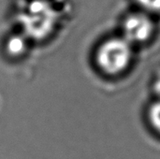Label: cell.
<instances>
[{
  "label": "cell",
  "instance_id": "277c9868",
  "mask_svg": "<svg viewBox=\"0 0 160 159\" xmlns=\"http://www.w3.org/2000/svg\"><path fill=\"white\" fill-rule=\"evenodd\" d=\"M149 120L152 126L160 132V101L154 103L150 107Z\"/></svg>",
  "mask_w": 160,
  "mask_h": 159
},
{
  "label": "cell",
  "instance_id": "52a82bcc",
  "mask_svg": "<svg viewBox=\"0 0 160 159\" xmlns=\"http://www.w3.org/2000/svg\"><path fill=\"white\" fill-rule=\"evenodd\" d=\"M156 91L160 94V80H158V82H157V83H156Z\"/></svg>",
  "mask_w": 160,
  "mask_h": 159
},
{
  "label": "cell",
  "instance_id": "6da1fadb",
  "mask_svg": "<svg viewBox=\"0 0 160 159\" xmlns=\"http://www.w3.org/2000/svg\"><path fill=\"white\" fill-rule=\"evenodd\" d=\"M131 58V43L125 37L107 39L98 47L96 55L98 67L109 75L123 72L129 65Z\"/></svg>",
  "mask_w": 160,
  "mask_h": 159
},
{
  "label": "cell",
  "instance_id": "5b68a950",
  "mask_svg": "<svg viewBox=\"0 0 160 159\" xmlns=\"http://www.w3.org/2000/svg\"><path fill=\"white\" fill-rule=\"evenodd\" d=\"M137 3L146 10L158 12L160 11V0H136Z\"/></svg>",
  "mask_w": 160,
  "mask_h": 159
},
{
  "label": "cell",
  "instance_id": "7a4b0ae2",
  "mask_svg": "<svg viewBox=\"0 0 160 159\" xmlns=\"http://www.w3.org/2000/svg\"><path fill=\"white\" fill-rule=\"evenodd\" d=\"M56 15L51 6L43 0H34L21 16L26 33L35 38H42L51 33Z\"/></svg>",
  "mask_w": 160,
  "mask_h": 159
},
{
  "label": "cell",
  "instance_id": "3957f363",
  "mask_svg": "<svg viewBox=\"0 0 160 159\" xmlns=\"http://www.w3.org/2000/svg\"><path fill=\"white\" fill-rule=\"evenodd\" d=\"M123 30L125 38L130 43H141L146 41L151 37L154 25L147 15L132 13L126 18Z\"/></svg>",
  "mask_w": 160,
  "mask_h": 159
},
{
  "label": "cell",
  "instance_id": "8992f818",
  "mask_svg": "<svg viewBox=\"0 0 160 159\" xmlns=\"http://www.w3.org/2000/svg\"><path fill=\"white\" fill-rule=\"evenodd\" d=\"M23 46V41L19 37H13L8 43L9 50L12 52H20L21 51H22Z\"/></svg>",
  "mask_w": 160,
  "mask_h": 159
}]
</instances>
